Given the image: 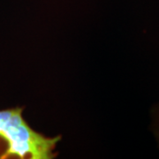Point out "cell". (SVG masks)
Here are the masks:
<instances>
[{"mask_svg": "<svg viewBox=\"0 0 159 159\" xmlns=\"http://www.w3.org/2000/svg\"><path fill=\"white\" fill-rule=\"evenodd\" d=\"M23 108L0 111V142L7 147V157L51 159L60 136L49 138L30 127L22 117Z\"/></svg>", "mask_w": 159, "mask_h": 159, "instance_id": "1", "label": "cell"}, {"mask_svg": "<svg viewBox=\"0 0 159 159\" xmlns=\"http://www.w3.org/2000/svg\"><path fill=\"white\" fill-rule=\"evenodd\" d=\"M157 135L158 137L159 140V110L157 111Z\"/></svg>", "mask_w": 159, "mask_h": 159, "instance_id": "2", "label": "cell"}]
</instances>
